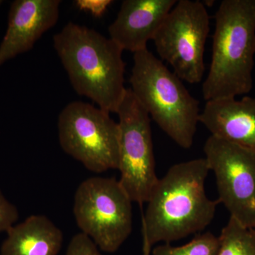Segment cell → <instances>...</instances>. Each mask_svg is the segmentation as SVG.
Masks as SVG:
<instances>
[{"label":"cell","instance_id":"obj_1","mask_svg":"<svg viewBox=\"0 0 255 255\" xmlns=\"http://www.w3.org/2000/svg\"><path fill=\"white\" fill-rule=\"evenodd\" d=\"M209 171L204 157L194 159L174 164L159 179L143 219L145 255L156 243L179 241L211 224L219 203L206 194Z\"/></svg>","mask_w":255,"mask_h":255},{"label":"cell","instance_id":"obj_2","mask_svg":"<svg viewBox=\"0 0 255 255\" xmlns=\"http://www.w3.org/2000/svg\"><path fill=\"white\" fill-rule=\"evenodd\" d=\"M53 46L75 92L117 114L127 90L123 50L110 37L73 22L53 36Z\"/></svg>","mask_w":255,"mask_h":255},{"label":"cell","instance_id":"obj_3","mask_svg":"<svg viewBox=\"0 0 255 255\" xmlns=\"http://www.w3.org/2000/svg\"><path fill=\"white\" fill-rule=\"evenodd\" d=\"M212 60L202 86L206 102L236 98L253 87L255 0H223L215 14Z\"/></svg>","mask_w":255,"mask_h":255},{"label":"cell","instance_id":"obj_4","mask_svg":"<svg viewBox=\"0 0 255 255\" xmlns=\"http://www.w3.org/2000/svg\"><path fill=\"white\" fill-rule=\"evenodd\" d=\"M130 83L132 94L156 124L179 147L190 148L201 111L182 80L146 49L134 53Z\"/></svg>","mask_w":255,"mask_h":255},{"label":"cell","instance_id":"obj_5","mask_svg":"<svg viewBox=\"0 0 255 255\" xmlns=\"http://www.w3.org/2000/svg\"><path fill=\"white\" fill-rule=\"evenodd\" d=\"M132 203L119 180L90 177L77 189L74 216L82 233L99 249L114 253L132 232Z\"/></svg>","mask_w":255,"mask_h":255},{"label":"cell","instance_id":"obj_6","mask_svg":"<svg viewBox=\"0 0 255 255\" xmlns=\"http://www.w3.org/2000/svg\"><path fill=\"white\" fill-rule=\"evenodd\" d=\"M58 127L63 150L87 169L97 173L118 169L119 125L110 113L75 101L60 112Z\"/></svg>","mask_w":255,"mask_h":255},{"label":"cell","instance_id":"obj_7","mask_svg":"<svg viewBox=\"0 0 255 255\" xmlns=\"http://www.w3.org/2000/svg\"><path fill=\"white\" fill-rule=\"evenodd\" d=\"M119 182L132 202L150 199L159 179L156 175L150 117L127 88L119 106Z\"/></svg>","mask_w":255,"mask_h":255},{"label":"cell","instance_id":"obj_8","mask_svg":"<svg viewBox=\"0 0 255 255\" xmlns=\"http://www.w3.org/2000/svg\"><path fill=\"white\" fill-rule=\"evenodd\" d=\"M209 31V15L204 3L179 0L152 41L161 60L172 66L178 78L197 84L204 78V52Z\"/></svg>","mask_w":255,"mask_h":255},{"label":"cell","instance_id":"obj_9","mask_svg":"<svg viewBox=\"0 0 255 255\" xmlns=\"http://www.w3.org/2000/svg\"><path fill=\"white\" fill-rule=\"evenodd\" d=\"M214 172L219 203L247 227L255 228V152L210 135L204 146Z\"/></svg>","mask_w":255,"mask_h":255},{"label":"cell","instance_id":"obj_10","mask_svg":"<svg viewBox=\"0 0 255 255\" xmlns=\"http://www.w3.org/2000/svg\"><path fill=\"white\" fill-rule=\"evenodd\" d=\"M60 0H16L11 4L6 34L0 45V65L33 48L58 22Z\"/></svg>","mask_w":255,"mask_h":255},{"label":"cell","instance_id":"obj_11","mask_svg":"<svg viewBox=\"0 0 255 255\" xmlns=\"http://www.w3.org/2000/svg\"><path fill=\"white\" fill-rule=\"evenodd\" d=\"M176 0H125L109 27L110 38L122 50L135 53L147 49Z\"/></svg>","mask_w":255,"mask_h":255},{"label":"cell","instance_id":"obj_12","mask_svg":"<svg viewBox=\"0 0 255 255\" xmlns=\"http://www.w3.org/2000/svg\"><path fill=\"white\" fill-rule=\"evenodd\" d=\"M199 123L211 135L255 152V97L206 102Z\"/></svg>","mask_w":255,"mask_h":255},{"label":"cell","instance_id":"obj_13","mask_svg":"<svg viewBox=\"0 0 255 255\" xmlns=\"http://www.w3.org/2000/svg\"><path fill=\"white\" fill-rule=\"evenodd\" d=\"M6 233L1 255H58L63 246L61 230L43 215H33Z\"/></svg>","mask_w":255,"mask_h":255},{"label":"cell","instance_id":"obj_14","mask_svg":"<svg viewBox=\"0 0 255 255\" xmlns=\"http://www.w3.org/2000/svg\"><path fill=\"white\" fill-rule=\"evenodd\" d=\"M219 238L217 255H255V228L230 217Z\"/></svg>","mask_w":255,"mask_h":255},{"label":"cell","instance_id":"obj_15","mask_svg":"<svg viewBox=\"0 0 255 255\" xmlns=\"http://www.w3.org/2000/svg\"><path fill=\"white\" fill-rule=\"evenodd\" d=\"M219 238L211 232L196 235L189 243L182 246L164 243L155 247L152 255H217Z\"/></svg>","mask_w":255,"mask_h":255},{"label":"cell","instance_id":"obj_16","mask_svg":"<svg viewBox=\"0 0 255 255\" xmlns=\"http://www.w3.org/2000/svg\"><path fill=\"white\" fill-rule=\"evenodd\" d=\"M65 255H102L94 242L86 235H75L68 247Z\"/></svg>","mask_w":255,"mask_h":255},{"label":"cell","instance_id":"obj_17","mask_svg":"<svg viewBox=\"0 0 255 255\" xmlns=\"http://www.w3.org/2000/svg\"><path fill=\"white\" fill-rule=\"evenodd\" d=\"M17 209L6 200L0 191V233L8 231L17 221Z\"/></svg>","mask_w":255,"mask_h":255},{"label":"cell","instance_id":"obj_18","mask_svg":"<svg viewBox=\"0 0 255 255\" xmlns=\"http://www.w3.org/2000/svg\"><path fill=\"white\" fill-rule=\"evenodd\" d=\"M112 3L111 0H78L75 1L79 9L88 11L96 17H100L105 14Z\"/></svg>","mask_w":255,"mask_h":255},{"label":"cell","instance_id":"obj_19","mask_svg":"<svg viewBox=\"0 0 255 255\" xmlns=\"http://www.w3.org/2000/svg\"><path fill=\"white\" fill-rule=\"evenodd\" d=\"M1 2H2V1H0V4H1Z\"/></svg>","mask_w":255,"mask_h":255}]
</instances>
